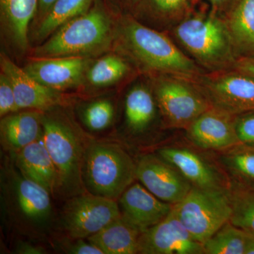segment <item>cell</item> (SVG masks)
<instances>
[{"instance_id": "6da1fadb", "label": "cell", "mask_w": 254, "mask_h": 254, "mask_svg": "<svg viewBox=\"0 0 254 254\" xmlns=\"http://www.w3.org/2000/svg\"><path fill=\"white\" fill-rule=\"evenodd\" d=\"M51 194L13 163L1 170V203L6 220L21 235L43 238L54 222Z\"/></svg>"}, {"instance_id": "7a4b0ae2", "label": "cell", "mask_w": 254, "mask_h": 254, "mask_svg": "<svg viewBox=\"0 0 254 254\" xmlns=\"http://www.w3.org/2000/svg\"><path fill=\"white\" fill-rule=\"evenodd\" d=\"M173 34L195 63L208 72L232 69L239 59L223 16L213 11L190 15Z\"/></svg>"}, {"instance_id": "3957f363", "label": "cell", "mask_w": 254, "mask_h": 254, "mask_svg": "<svg viewBox=\"0 0 254 254\" xmlns=\"http://www.w3.org/2000/svg\"><path fill=\"white\" fill-rule=\"evenodd\" d=\"M123 36L130 54L150 71L193 82L205 73L170 38L134 20H125Z\"/></svg>"}, {"instance_id": "277c9868", "label": "cell", "mask_w": 254, "mask_h": 254, "mask_svg": "<svg viewBox=\"0 0 254 254\" xmlns=\"http://www.w3.org/2000/svg\"><path fill=\"white\" fill-rule=\"evenodd\" d=\"M42 124L43 141L58 175L57 195L68 199L87 193L83 185V168L91 141L58 117L43 116Z\"/></svg>"}, {"instance_id": "5b68a950", "label": "cell", "mask_w": 254, "mask_h": 254, "mask_svg": "<svg viewBox=\"0 0 254 254\" xmlns=\"http://www.w3.org/2000/svg\"><path fill=\"white\" fill-rule=\"evenodd\" d=\"M136 163L123 147L91 141L87 148L83 180L87 193L118 200L136 180Z\"/></svg>"}, {"instance_id": "8992f818", "label": "cell", "mask_w": 254, "mask_h": 254, "mask_svg": "<svg viewBox=\"0 0 254 254\" xmlns=\"http://www.w3.org/2000/svg\"><path fill=\"white\" fill-rule=\"evenodd\" d=\"M110 37L109 18L101 10L92 9L62 26L35 53L48 58L89 54L105 48Z\"/></svg>"}, {"instance_id": "52a82bcc", "label": "cell", "mask_w": 254, "mask_h": 254, "mask_svg": "<svg viewBox=\"0 0 254 254\" xmlns=\"http://www.w3.org/2000/svg\"><path fill=\"white\" fill-rule=\"evenodd\" d=\"M173 209L192 237L202 244L230 222L232 215L227 190L193 187L181 202L173 205Z\"/></svg>"}, {"instance_id": "ba28073f", "label": "cell", "mask_w": 254, "mask_h": 254, "mask_svg": "<svg viewBox=\"0 0 254 254\" xmlns=\"http://www.w3.org/2000/svg\"><path fill=\"white\" fill-rule=\"evenodd\" d=\"M155 99L169 128L186 130L212 105L195 82L161 75L155 84Z\"/></svg>"}, {"instance_id": "9c48e42d", "label": "cell", "mask_w": 254, "mask_h": 254, "mask_svg": "<svg viewBox=\"0 0 254 254\" xmlns=\"http://www.w3.org/2000/svg\"><path fill=\"white\" fill-rule=\"evenodd\" d=\"M60 215L66 236L88 239L121 216L117 200L85 193L68 198Z\"/></svg>"}, {"instance_id": "30bf717a", "label": "cell", "mask_w": 254, "mask_h": 254, "mask_svg": "<svg viewBox=\"0 0 254 254\" xmlns=\"http://www.w3.org/2000/svg\"><path fill=\"white\" fill-rule=\"evenodd\" d=\"M195 84L214 108L240 115L254 110V78L237 70L203 73Z\"/></svg>"}, {"instance_id": "8fae6325", "label": "cell", "mask_w": 254, "mask_h": 254, "mask_svg": "<svg viewBox=\"0 0 254 254\" xmlns=\"http://www.w3.org/2000/svg\"><path fill=\"white\" fill-rule=\"evenodd\" d=\"M136 177L150 193L173 205L181 202L193 187L175 167L159 155L142 156L136 163Z\"/></svg>"}, {"instance_id": "7c38bea8", "label": "cell", "mask_w": 254, "mask_h": 254, "mask_svg": "<svg viewBox=\"0 0 254 254\" xmlns=\"http://www.w3.org/2000/svg\"><path fill=\"white\" fill-rule=\"evenodd\" d=\"M138 254H205L203 244L194 240L175 210L161 222L142 232Z\"/></svg>"}, {"instance_id": "4fadbf2b", "label": "cell", "mask_w": 254, "mask_h": 254, "mask_svg": "<svg viewBox=\"0 0 254 254\" xmlns=\"http://www.w3.org/2000/svg\"><path fill=\"white\" fill-rule=\"evenodd\" d=\"M235 118V115L212 107L187 128V136L202 149L214 152L228 149L240 144Z\"/></svg>"}, {"instance_id": "5bb4252c", "label": "cell", "mask_w": 254, "mask_h": 254, "mask_svg": "<svg viewBox=\"0 0 254 254\" xmlns=\"http://www.w3.org/2000/svg\"><path fill=\"white\" fill-rule=\"evenodd\" d=\"M158 155L180 172L193 187L208 190H227L229 180L194 150L185 147L167 146L160 148Z\"/></svg>"}, {"instance_id": "9a60e30c", "label": "cell", "mask_w": 254, "mask_h": 254, "mask_svg": "<svg viewBox=\"0 0 254 254\" xmlns=\"http://www.w3.org/2000/svg\"><path fill=\"white\" fill-rule=\"evenodd\" d=\"M118 205L122 217L141 233L161 222L173 208L134 182L119 198Z\"/></svg>"}, {"instance_id": "2e32d148", "label": "cell", "mask_w": 254, "mask_h": 254, "mask_svg": "<svg viewBox=\"0 0 254 254\" xmlns=\"http://www.w3.org/2000/svg\"><path fill=\"white\" fill-rule=\"evenodd\" d=\"M1 67L12 85L18 109L47 111L63 103L58 91L36 81L5 55L1 56Z\"/></svg>"}, {"instance_id": "e0dca14e", "label": "cell", "mask_w": 254, "mask_h": 254, "mask_svg": "<svg viewBox=\"0 0 254 254\" xmlns=\"http://www.w3.org/2000/svg\"><path fill=\"white\" fill-rule=\"evenodd\" d=\"M86 60L75 57L31 62L24 70L28 75L52 89H67L77 86L86 68Z\"/></svg>"}, {"instance_id": "ac0fdd59", "label": "cell", "mask_w": 254, "mask_h": 254, "mask_svg": "<svg viewBox=\"0 0 254 254\" xmlns=\"http://www.w3.org/2000/svg\"><path fill=\"white\" fill-rule=\"evenodd\" d=\"M13 155L14 165L23 175L46 189L52 196L57 195L58 175L43 134L39 139Z\"/></svg>"}, {"instance_id": "d6986e66", "label": "cell", "mask_w": 254, "mask_h": 254, "mask_svg": "<svg viewBox=\"0 0 254 254\" xmlns=\"http://www.w3.org/2000/svg\"><path fill=\"white\" fill-rule=\"evenodd\" d=\"M41 114L22 112L3 117L0 124L1 145L12 154L39 139L43 134Z\"/></svg>"}, {"instance_id": "ffe728a7", "label": "cell", "mask_w": 254, "mask_h": 254, "mask_svg": "<svg viewBox=\"0 0 254 254\" xmlns=\"http://www.w3.org/2000/svg\"><path fill=\"white\" fill-rule=\"evenodd\" d=\"M223 18L238 58L254 57V0H238Z\"/></svg>"}, {"instance_id": "44dd1931", "label": "cell", "mask_w": 254, "mask_h": 254, "mask_svg": "<svg viewBox=\"0 0 254 254\" xmlns=\"http://www.w3.org/2000/svg\"><path fill=\"white\" fill-rule=\"evenodd\" d=\"M141 234L121 215L87 240L103 254H136Z\"/></svg>"}, {"instance_id": "7402d4cb", "label": "cell", "mask_w": 254, "mask_h": 254, "mask_svg": "<svg viewBox=\"0 0 254 254\" xmlns=\"http://www.w3.org/2000/svg\"><path fill=\"white\" fill-rule=\"evenodd\" d=\"M215 154L229 181L254 185V147L240 143Z\"/></svg>"}, {"instance_id": "603a6c76", "label": "cell", "mask_w": 254, "mask_h": 254, "mask_svg": "<svg viewBox=\"0 0 254 254\" xmlns=\"http://www.w3.org/2000/svg\"><path fill=\"white\" fill-rule=\"evenodd\" d=\"M38 0H0L1 15L15 43L24 49L28 45V25L36 11Z\"/></svg>"}, {"instance_id": "cb8c5ba5", "label": "cell", "mask_w": 254, "mask_h": 254, "mask_svg": "<svg viewBox=\"0 0 254 254\" xmlns=\"http://www.w3.org/2000/svg\"><path fill=\"white\" fill-rule=\"evenodd\" d=\"M155 115V99L149 90L136 86L128 92L125 100L127 126L135 133H141L152 123Z\"/></svg>"}, {"instance_id": "d4e9b609", "label": "cell", "mask_w": 254, "mask_h": 254, "mask_svg": "<svg viewBox=\"0 0 254 254\" xmlns=\"http://www.w3.org/2000/svg\"><path fill=\"white\" fill-rule=\"evenodd\" d=\"M232 207L230 222L254 236V185L229 181Z\"/></svg>"}, {"instance_id": "484cf974", "label": "cell", "mask_w": 254, "mask_h": 254, "mask_svg": "<svg viewBox=\"0 0 254 254\" xmlns=\"http://www.w3.org/2000/svg\"><path fill=\"white\" fill-rule=\"evenodd\" d=\"M254 235L227 222L203 243L205 254H246Z\"/></svg>"}, {"instance_id": "4316f807", "label": "cell", "mask_w": 254, "mask_h": 254, "mask_svg": "<svg viewBox=\"0 0 254 254\" xmlns=\"http://www.w3.org/2000/svg\"><path fill=\"white\" fill-rule=\"evenodd\" d=\"M92 0H57L38 28L40 39H45L68 21L86 13Z\"/></svg>"}, {"instance_id": "83f0119b", "label": "cell", "mask_w": 254, "mask_h": 254, "mask_svg": "<svg viewBox=\"0 0 254 254\" xmlns=\"http://www.w3.org/2000/svg\"><path fill=\"white\" fill-rule=\"evenodd\" d=\"M128 71L127 63L119 57L109 55L98 60L88 73L92 84L105 86L121 79Z\"/></svg>"}, {"instance_id": "f1b7e54d", "label": "cell", "mask_w": 254, "mask_h": 254, "mask_svg": "<svg viewBox=\"0 0 254 254\" xmlns=\"http://www.w3.org/2000/svg\"><path fill=\"white\" fill-rule=\"evenodd\" d=\"M115 110L113 104L106 100L93 102L83 111L85 125L91 131H103L113 123Z\"/></svg>"}, {"instance_id": "f546056e", "label": "cell", "mask_w": 254, "mask_h": 254, "mask_svg": "<svg viewBox=\"0 0 254 254\" xmlns=\"http://www.w3.org/2000/svg\"><path fill=\"white\" fill-rule=\"evenodd\" d=\"M160 16L177 24L190 14V0H151Z\"/></svg>"}, {"instance_id": "4dcf8cb0", "label": "cell", "mask_w": 254, "mask_h": 254, "mask_svg": "<svg viewBox=\"0 0 254 254\" xmlns=\"http://www.w3.org/2000/svg\"><path fill=\"white\" fill-rule=\"evenodd\" d=\"M57 250L69 254H103V252L87 239L73 238L65 236L57 240Z\"/></svg>"}, {"instance_id": "1f68e13d", "label": "cell", "mask_w": 254, "mask_h": 254, "mask_svg": "<svg viewBox=\"0 0 254 254\" xmlns=\"http://www.w3.org/2000/svg\"><path fill=\"white\" fill-rule=\"evenodd\" d=\"M235 127L240 143L254 147V110L237 115Z\"/></svg>"}, {"instance_id": "d6a6232c", "label": "cell", "mask_w": 254, "mask_h": 254, "mask_svg": "<svg viewBox=\"0 0 254 254\" xmlns=\"http://www.w3.org/2000/svg\"><path fill=\"white\" fill-rule=\"evenodd\" d=\"M18 110L12 85L2 73L0 76V115L2 118Z\"/></svg>"}, {"instance_id": "836d02e7", "label": "cell", "mask_w": 254, "mask_h": 254, "mask_svg": "<svg viewBox=\"0 0 254 254\" xmlns=\"http://www.w3.org/2000/svg\"><path fill=\"white\" fill-rule=\"evenodd\" d=\"M233 69L254 78V57L239 58Z\"/></svg>"}, {"instance_id": "e575fe53", "label": "cell", "mask_w": 254, "mask_h": 254, "mask_svg": "<svg viewBox=\"0 0 254 254\" xmlns=\"http://www.w3.org/2000/svg\"><path fill=\"white\" fill-rule=\"evenodd\" d=\"M238 0H208L212 11L223 16Z\"/></svg>"}, {"instance_id": "d590c367", "label": "cell", "mask_w": 254, "mask_h": 254, "mask_svg": "<svg viewBox=\"0 0 254 254\" xmlns=\"http://www.w3.org/2000/svg\"><path fill=\"white\" fill-rule=\"evenodd\" d=\"M15 254H46V250L43 247L32 245L27 242H19L16 246Z\"/></svg>"}, {"instance_id": "8d00e7d4", "label": "cell", "mask_w": 254, "mask_h": 254, "mask_svg": "<svg viewBox=\"0 0 254 254\" xmlns=\"http://www.w3.org/2000/svg\"><path fill=\"white\" fill-rule=\"evenodd\" d=\"M57 0H39L42 10H50Z\"/></svg>"}, {"instance_id": "74e56055", "label": "cell", "mask_w": 254, "mask_h": 254, "mask_svg": "<svg viewBox=\"0 0 254 254\" xmlns=\"http://www.w3.org/2000/svg\"><path fill=\"white\" fill-rule=\"evenodd\" d=\"M246 254H254V236L249 244Z\"/></svg>"}]
</instances>
